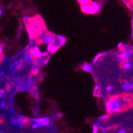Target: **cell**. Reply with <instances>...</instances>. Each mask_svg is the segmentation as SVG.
<instances>
[{"label":"cell","instance_id":"obj_1","mask_svg":"<svg viewBox=\"0 0 133 133\" xmlns=\"http://www.w3.org/2000/svg\"><path fill=\"white\" fill-rule=\"evenodd\" d=\"M25 22L31 42L33 41L34 42L39 36L46 30L45 22L39 15H36L32 18H25Z\"/></svg>","mask_w":133,"mask_h":133},{"label":"cell","instance_id":"obj_2","mask_svg":"<svg viewBox=\"0 0 133 133\" xmlns=\"http://www.w3.org/2000/svg\"><path fill=\"white\" fill-rule=\"evenodd\" d=\"M128 96H113L108 99L106 103V111L108 113H117L126 108V105L128 104Z\"/></svg>","mask_w":133,"mask_h":133},{"label":"cell","instance_id":"obj_3","mask_svg":"<svg viewBox=\"0 0 133 133\" xmlns=\"http://www.w3.org/2000/svg\"><path fill=\"white\" fill-rule=\"evenodd\" d=\"M101 5L97 2H91L86 5L81 6V10L84 14L88 15H94L97 14L101 11Z\"/></svg>","mask_w":133,"mask_h":133},{"label":"cell","instance_id":"obj_4","mask_svg":"<svg viewBox=\"0 0 133 133\" xmlns=\"http://www.w3.org/2000/svg\"><path fill=\"white\" fill-rule=\"evenodd\" d=\"M132 54H133V50L131 47L128 48V49H126L124 51H121L120 54H118L116 57L118 63L122 65L126 61H128V58H130L132 56Z\"/></svg>","mask_w":133,"mask_h":133},{"label":"cell","instance_id":"obj_5","mask_svg":"<svg viewBox=\"0 0 133 133\" xmlns=\"http://www.w3.org/2000/svg\"><path fill=\"white\" fill-rule=\"evenodd\" d=\"M12 124L14 125H16L18 127H22L28 122V119L24 116H20L18 118H14L11 120Z\"/></svg>","mask_w":133,"mask_h":133},{"label":"cell","instance_id":"obj_6","mask_svg":"<svg viewBox=\"0 0 133 133\" xmlns=\"http://www.w3.org/2000/svg\"><path fill=\"white\" fill-rule=\"evenodd\" d=\"M32 121L38 122L42 126H48L50 124V119L48 117H38V118H33Z\"/></svg>","mask_w":133,"mask_h":133},{"label":"cell","instance_id":"obj_7","mask_svg":"<svg viewBox=\"0 0 133 133\" xmlns=\"http://www.w3.org/2000/svg\"><path fill=\"white\" fill-rule=\"evenodd\" d=\"M122 89L124 91H128V90H131L133 89V81H130L128 80H126L124 81V83L122 85Z\"/></svg>","mask_w":133,"mask_h":133},{"label":"cell","instance_id":"obj_8","mask_svg":"<svg viewBox=\"0 0 133 133\" xmlns=\"http://www.w3.org/2000/svg\"><path fill=\"white\" fill-rule=\"evenodd\" d=\"M30 92L31 94V96H33V97L36 100H38L39 99V92H38V88L36 87L35 85L30 89Z\"/></svg>","mask_w":133,"mask_h":133},{"label":"cell","instance_id":"obj_9","mask_svg":"<svg viewBox=\"0 0 133 133\" xmlns=\"http://www.w3.org/2000/svg\"><path fill=\"white\" fill-rule=\"evenodd\" d=\"M131 68H132V63H131V62L128 61V60L122 65V69L125 71L130 70V69H131Z\"/></svg>","mask_w":133,"mask_h":133},{"label":"cell","instance_id":"obj_10","mask_svg":"<svg viewBox=\"0 0 133 133\" xmlns=\"http://www.w3.org/2000/svg\"><path fill=\"white\" fill-rule=\"evenodd\" d=\"M117 47H118V50H119V52H121V51L125 50L126 49H128V48H129L130 46L126 45V44H124V43H119Z\"/></svg>","mask_w":133,"mask_h":133},{"label":"cell","instance_id":"obj_11","mask_svg":"<svg viewBox=\"0 0 133 133\" xmlns=\"http://www.w3.org/2000/svg\"><path fill=\"white\" fill-rule=\"evenodd\" d=\"M94 95L96 96H101V89L99 88L98 85H96L95 87V89H94Z\"/></svg>","mask_w":133,"mask_h":133},{"label":"cell","instance_id":"obj_12","mask_svg":"<svg viewBox=\"0 0 133 133\" xmlns=\"http://www.w3.org/2000/svg\"><path fill=\"white\" fill-rule=\"evenodd\" d=\"M78 3H80L81 6H84V5H86L89 3H91L92 1L91 0H77Z\"/></svg>","mask_w":133,"mask_h":133},{"label":"cell","instance_id":"obj_13","mask_svg":"<svg viewBox=\"0 0 133 133\" xmlns=\"http://www.w3.org/2000/svg\"><path fill=\"white\" fill-rule=\"evenodd\" d=\"M83 69H84V71H86V72H91V71H92V67H91L90 65L86 64V65H84L83 66Z\"/></svg>","mask_w":133,"mask_h":133},{"label":"cell","instance_id":"obj_14","mask_svg":"<svg viewBox=\"0 0 133 133\" xmlns=\"http://www.w3.org/2000/svg\"><path fill=\"white\" fill-rule=\"evenodd\" d=\"M31 127H32L33 129H38V128H40L42 127V125L40 124H38V122H34V123L32 124Z\"/></svg>","mask_w":133,"mask_h":133},{"label":"cell","instance_id":"obj_15","mask_svg":"<svg viewBox=\"0 0 133 133\" xmlns=\"http://www.w3.org/2000/svg\"><path fill=\"white\" fill-rule=\"evenodd\" d=\"M108 117V115H103L101 116L100 118H99V122H102V121H104V120H106Z\"/></svg>","mask_w":133,"mask_h":133},{"label":"cell","instance_id":"obj_16","mask_svg":"<svg viewBox=\"0 0 133 133\" xmlns=\"http://www.w3.org/2000/svg\"><path fill=\"white\" fill-rule=\"evenodd\" d=\"M99 129V124H95L93 125V132L92 133H97Z\"/></svg>","mask_w":133,"mask_h":133},{"label":"cell","instance_id":"obj_17","mask_svg":"<svg viewBox=\"0 0 133 133\" xmlns=\"http://www.w3.org/2000/svg\"><path fill=\"white\" fill-rule=\"evenodd\" d=\"M34 111V112L35 115H38V114H39V109H38V107L37 105H35Z\"/></svg>","mask_w":133,"mask_h":133},{"label":"cell","instance_id":"obj_18","mask_svg":"<svg viewBox=\"0 0 133 133\" xmlns=\"http://www.w3.org/2000/svg\"><path fill=\"white\" fill-rule=\"evenodd\" d=\"M5 96V91L2 89H0V98H3Z\"/></svg>","mask_w":133,"mask_h":133},{"label":"cell","instance_id":"obj_19","mask_svg":"<svg viewBox=\"0 0 133 133\" xmlns=\"http://www.w3.org/2000/svg\"><path fill=\"white\" fill-rule=\"evenodd\" d=\"M3 45H2L1 42H0V56H3Z\"/></svg>","mask_w":133,"mask_h":133},{"label":"cell","instance_id":"obj_20","mask_svg":"<svg viewBox=\"0 0 133 133\" xmlns=\"http://www.w3.org/2000/svg\"><path fill=\"white\" fill-rule=\"evenodd\" d=\"M106 90L108 91V92H111V91H112L113 90V87L112 86H107V88H106Z\"/></svg>","mask_w":133,"mask_h":133},{"label":"cell","instance_id":"obj_21","mask_svg":"<svg viewBox=\"0 0 133 133\" xmlns=\"http://www.w3.org/2000/svg\"><path fill=\"white\" fill-rule=\"evenodd\" d=\"M117 133H127V132H126V131H125L124 129H122V128H121V129H119V130L118 131Z\"/></svg>","mask_w":133,"mask_h":133},{"label":"cell","instance_id":"obj_22","mask_svg":"<svg viewBox=\"0 0 133 133\" xmlns=\"http://www.w3.org/2000/svg\"><path fill=\"white\" fill-rule=\"evenodd\" d=\"M0 105H1L2 108H5V107H6V104H5V102H4L3 101H1V103H0Z\"/></svg>","mask_w":133,"mask_h":133},{"label":"cell","instance_id":"obj_23","mask_svg":"<svg viewBox=\"0 0 133 133\" xmlns=\"http://www.w3.org/2000/svg\"><path fill=\"white\" fill-rule=\"evenodd\" d=\"M3 56H0V65H1L3 62Z\"/></svg>","mask_w":133,"mask_h":133},{"label":"cell","instance_id":"obj_24","mask_svg":"<svg viewBox=\"0 0 133 133\" xmlns=\"http://www.w3.org/2000/svg\"><path fill=\"white\" fill-rule=\"evenodd\" d=\"M131 28H132V34H131V37L133 38V18H132V21H131Z\"/></svg>","mask_w":133,"mask_h":133},{"label":"cell","instance_id":"obj_25","mask_svg":"<svg viewBox=\"0 0 133 133\" xmlns=\"http://www.w3.org/2000/svg\"><path fill=\"white\" fill-rule=\"evenodd\" d=\"M2 14H3V10H2V8L0 7V16L2 15Z\"/></svg>","mask_w":133,"mask_h":133},{"label":"cell","instance_id":"obj_26","mask_svg":"<svg viewBox=\"0 0 133 133\" xmlns=\"http://www.w3.org/2000/svg\"><path fill=\"white\" fill-rule=\"evenodd\" d=\"M129 2H130V3L131 4V6H133V0H129Z\"/></svg>","mask_w":133,"mask_h":133},{"label":"cell","instance_id":"obj_27","mask_svg":"<svg viewBox=\"0 0 133 133\" xmlns=\"http://www.w3.org/2000/svg\"><path fill=\"white\" fill-rule=\"evenodd\" d=\"M0 133H3V132H1V131H0Z\"/></svg>","mask_w":133,"mask_h":133}]
</instances>
